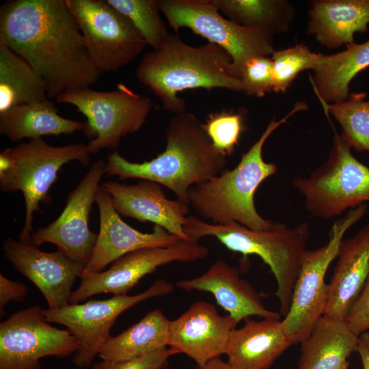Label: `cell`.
Returning <instances> with one entry per match:
<instances>
[{
    "mask_svg": "<svg viewBox=\"0 0 369 369\" xmlns=\"http://www.w3.org/2000/svg\"><path fill=\"white\" fill-rule=\"evenodd\" d=\"M0 43L23 58L43 79L49 98L95 83L80 27L66 0H12L0 8Z\"/></svg>",
    "mask_w": 369,
    "mask_h": 369,
    "instance_id": "6da1fadb",
    "label": "cell"
},
{
    "mask_svg": "<svg viewBox=\"0 0 369 369\" xmlns=\"http://www.w3.org/2000/svg\"><path fill=\"white\" fill-rule=\"evenodd\" d=\"M165 140L162 153L142 163L129 161L115 150L107 157L105 174L121 180L139 178L157 182L189 204L190 188L221 173L226 157L215 148L203 123L187 111L169 120Z\"/></svg>",
    "mask_w": 369,
    "mask_h": 369,
    "instance_id": "7a4b0ae2",
    "label": "cell"
},
{
    "mask_svg": "<svg viewBox=\"0 0 369 369\" xmlns=\"http://www.w3.org/2000/svg\"><path fill=\"white\" fill-rule=\"evenodd\" d=\"M230 55L208 42L193 46L169 34L156 50L145 53L135 72L137 79L159 98L161 109L176 114L186 112L178 94L195 88H225L242 92L240 79L230 72Z\"/></svg>",
    "mask_w": 369,
    "mask_h": 369,
    "instance_id": "3957f363",
    "label": "cell"
},
{
    "mask_svg": "<svg viewBox=\"0 0 369 369\" xmlns=\"http://www.w3.org/2000/svg\"><path fill=\"white\" fill-rule=\"evenodd\" d=\"M307 107L297 102L286 115L276 121L273 118L260 138L241 156L232 169H224L219 175L190 188L189 204L200 217L213 223L224 224L236 221L251 230L270 228L273 221L262 217L256 208L254 195L258 187L275 174L277 167L266 163L262 148L271 133L295 113Z\"/></svg>",
    "mask_w": 369,
    "mask_h": 369,
    "instance_id": "277c9868",
    "label": "cell"
},
{
    "mask_svg": "<svg viewBox=\"0 0 369 369\" xmlns=\"http://www.w3.org/2000/svg\"><path fill=\"white\" fill-rule=\"evenodd\" d=\"M184 231L191 241L198 242L204 236H211L228 249L241 253L245 258L249 255L259 256L275 277L279 312L286 316L290 307L301 259L306 251L310 232L307 221L293 228L274 222L267 230H254L236 221L215 224L189 215Z\"/></svg>",
    "mask_w": 369,
    "mask_h": 369,
    "instance_id": "5b68a950",
    "label": "cell"
},
{
    "mask_svg": "<svg viewBox=\"0 0 369 369\" xmlns=\"http://www.w3.org/2000/svg\"><path fill=\"white\" fill-rule=\"evenodd\" d=\"M77 161L83 165L91 161L87 145L62 146L49 144L42 138L31 139L0 152V190L21 191L25 206V221L19 241L31 243L33 214L42 213L40 204L51 202L49 190L61 168Z\"/></svg>",
    "mask_w": 369,
    "mask_h": 369,
    "instance_id": "8992f818",
    "label": "cell"
},
{
    "mask_svg": "<svg viewBox=\"0 0 369 369\" xmlns=\"http://www.w3.org/2000/svg\"><path fill=\"white\" fill-rule=\"evenodd\" d=\"M294 187L314 217L329 219L369 202V167L357 160L351 148L335 133L327 161L306 176H297Z\"/></svg>",
    "mask_w": 369,
    "mask_h": 369,
    "instance_id": "52a82bcc",
    "label": "cell"
},
{
    "mask_svg": "<svg viewBox=\"0 0 369 369\" xmlns=\"http://www.w3.org/2000/svg\"><path fill=\"white\" fill-rule=\"evenodd\" d=\"M57 103L75 106L87 118L85 135L90 139L89 152L118 146L121 139L137 132L152 109L150 98L120 83L111 91L86 87L66 90L55 98Z\"/></svg>",
    "mask_w": 369,
    "mask_h": 369,
    "instance_id": "ba28073f",
    "label": "cell"
},
{
    "mask_svg": "<svg viewBox=\"0 0 369 369\" xmlns=\"http://www.w3.org/2000/svg\"><path fill=\"white\" fill-rule=\"evenodd\" d=\"M158 5L176 33L187 27L223 48L232 57L230 72L238 79L247 59L275 51L272 36L224 18L213 0H158Z\"/></svg>",
    "mask_w": 369,
    "mask_h": 369,
    "instance_id": "9c48e42d",
    "label": "cell"
},
{
    "mask_svg": "<svg viewBox=\"0 0 369 369\" xmlns=\"http://www.w3.org/2000/svg\"><path fill=\"white\" fill-rule=\"evenodd\" d=\"M367 211L366 204L350 209L333 223L328 242L317 249H306L304 252L290 307L282 320L292 344L301 343L323 315L328 292V284L325 283L327 271L337 258L346 231L362 219Z\"/></svg>",
    "mask_w": 369,
    "mask_h": 369,
    "instance_id": "30bf717a",
    "label": "cell"
},
{
    "mask_svg": "<svg viewBox=\"0 0 369 369\" xmlns=\"http://www.w3.org/2000/svg\"><path fill=\"white\" fill-rule=\"evenodd\" d=\"M173 290L174 284L161 278L135 295L68 303L57 309H43V314L49 323L66 327L76 337L79 346L73 355L72 363L77 368H87L92 365L96 355L111 337L110 330L122 312L142 301L168 295Z\"/></svg>",
    "mask_w": 369,
    "mask_h": 369,
    "instance_id": "8fae6325",
    "label": "cell"
},
{
    "mask_svg": "<svg viewBox=\"0 0 369 369\" xmlns=\"http://www.w3.org/2000/svg\"><path fill=\"white\" fill-rule=\"evenodd\" d=\"M81 31L94 66L115 72L135 59L147 44L131 21L107 0H66Z\"/></svg>",
    "mask_w": 369,
    "mask_h": 369,
    "instance_id": "7c38bea8",
    "label": "cell"
},
{
    "mask_svg": "<svg viewBox=\"0 0 369 369\" xmlns=\"http://www.w3.org/2000/svg\"><path fill=\"white\" fill-rule=\"evenodd\" d=\"M35 305L17 311L0 323V369H40L47 356L74 355L78 340L67 329L52 326Z\"/></svg>",
    "mask_w": 369,
    "mask_h": 369,
    "instance_id": "4fadbf2b",
    "label": "cell"
},
{
    "mask_svg": "<svg viewBox=\"0 0 369 369\" xmlns=\"http://www.w3.org/2000/svg\"><path fill=\"white\" fill-rule=\"evenodd\" d=\"M208 249L197 241H181L168 247H147L131 251L112 262L106 271H83L79 286L69 303H79L100 293L126 295L144 276L159 266L174 262H190L206 258Z\"/></svg>",
    "mask_w": 369,
    "mask_h": 369,
    "instance_id": "5bb4252c",
    "label": "cell"
},
{
    "mask_svg": "<svg viewBox=\"0 0 369 369\" xmlns=\"http://www.w3.org/2000/svg\"><path fill=\"white\" fill-rule=\"evenodd\" d=\"M106 163L95 161L77 186L67 195L66 206L54 221L38 228L31 236V243L39 247L44 243L55 245L72 260L85 266L89 262L98 234L88 226L90 213L100 182L105 174Z\"/></svg>",
    "mask_w": 369,
    "mask_h": 369,
    "instance_id": "9a60e30c",
    "label": "cell"
},
{
    "mask_svg": "<svg viewBox=\"0 0 369 369\" xmlns=\"http://www.w3.org/2000/svg\"><path fill=\"white\" fill-rule=\"evenodd\" d=\"M5 258L29 279L43 295L48 308L57 309L69 303L72 287L85 266L74 262L57 249L45 252L30 243L10 237L2 246Z\"/></svg>",
    "mask_w": 369,
    "mask_h": 369,
    "instance_id": "2e32d148",
    "label": "cell"
},
{
    "mask_svg": "<svg viewBox=\"0 0 369 369\" xmlns=\"http://www.w3.org/2000/svg\"><path fill=\"white\" fill-rule=\"evenodd\" d=\"M238 323L229 314L221 316L213 304L197 301L170 320L168 346L174 355L184 354L201 367L226 354L230 333Z\"/></svg>",
    "mask_w": 369,
    "mask_h": 369,
    "instance_id": "e0dca14e",
    "label": "cell"
},
{
    "mask_svg": "<svg viewBox=\"0 0 369 369\" xmlns=\"http://www.w3.org/2000/svg\"><path fill=\"white\" fill-rule=\"evenodd\" d=\"M95 203L99 210L100 227L92 255L85 267L86 272H101L121 256L139 249L168 247L182 241L158 225L149 233L130 226L114 208L111 195L100 187Z\"/></svg>",
    "mask_w": 369,
    "mask_h": 369,
    "instance_id": "ac0fdd59",
    "label": "cell"
},
{
    "mask_svg": "<svg viewBox=\"0 0 369 369\" xmlns=\"http://www.w3.org/2000/svg\"><path fill=\"white\" fill-rule=\"evenodd\" d=\"M100 187L111 195L119 215L154 223L182 240L191 241L184 231L189 205L167 199L159 183L140 179L133 184L107 181Z\"/></svg>",
    "mask_w": 369,
    "mask_h": 369,
    "instance_id": "d6986e66",
    "label": "cell"
},
{
    "mask_svg": "<svg viewBox=\"0 0 369 369\" xmlns=\"http://www.w3.org/2000/svg\"><path fill=\"white\" fill-rule=\"evenodd\" d=\"M176 286L187 291L210 292L217 303L238 323L249 316L280 319L281 314L266 309L260 294L241 276L239 269L223 260L215 262L200 276L180 280Z\"/></svg>",
    "mask_w": 369,
    "mask_h": 369,
    "instance_id": "ffe728a7",
    "label": "cell"
},
{
    "mask_svg": "<svg viewBox=\"0 0 369 369\" xmlns=\"http://www.w3.org/2000/svg\"><path fill=\"white\" fill-rule=\"evenodd\" d=\"M323 316L344 320L369 274V223L342 239Z\"/></svg>",
    "mask_w": 369,
    "mask_h": 369,
    "instance_id": "44dd1931",
    "label": "cell"
},
{
    "mask_svg": "<svg viewBox=\"0 0 369 369\" xmlns=\"http://www.w3.org/2000/svg\"><path fill=\"white\" fill-rule=\"evenodd\" d=\"M291 345L279 319H247L231 331L225 355L235 369H268Z\"/></svg>",
    "mask_w": 369,
    "mask_h": 369,
    "instance_id": "7402d4cb",
    "label": "cell"
},
{
    "mask_svg": "<svg viewBox=\"0 0 369 369\" xmlns=\"http://www.w3.org/2000/svg\"><path fill=\"white\" fill-rule=\"evenodd\" d=\"M308 33L328 49L355 43L354 34L368 31L369 0H321L309 10Z\"/></svg>",
    "mask_w": 369,
    "mask_h": 369,
    "instance_id": "603a6c76",
    "label": "cell"
},
{
    "mask_svg": "<svg viewBox=\"0 0 369 369\" xmlns=\"http://www.w3.org/2000/svg\"><path fill=\"white\" fill-rule=\"evenodd\" d=\"M358 340L344 320L322 316L301 342L298 369H348Z\"/></svg>",
    "mask_w": 369,
    "mask_h": 369,
    "instance_id": "cb8c5ba5",
    "label": "cell"
},
{
    "mask_svg": "<svg viewBox=\"0 0 369 369\" xmlns=\"http://www.w3.org/2000/svg\"><path fill=\"white\" fill-rule=\"evenodd\" d=\"M85 127V122L59 115L56 106L49 98L0 113V134L12 141L46 135H72L84 131Z\"/></svg>",
    "mask_w": 369,
    "mask_h": 369,
    "instance_id": "d4e9b609",
    "label": "cell"
},
{
    "mask_svg": "<svg viewBox=\"0 0 369 369\" xmlns=\"http://www.w3.org/2000/svg\"><path fill=\"white\" fill-rule=\"evenodd\" d=\"M369 67V40L353 43L346 50L333 55L321 54L312 69L311 83L323 107L346 100L353 79Z\"/></svg>",
    "mask_w": 369,
    "mask_h": 369,
    "instance_id": "484cf974",
    "label": "cell"
},
{
    "mask_svg": "<svg viewBox=\"0 0 369 369\" xmlns=\"http://www.w3.org/2000/svg\"><path fill=\"white\" fill-rule=\"evenodd\" d=\"M170 320L160 309L148 312L139 322L116 336H111L98 356L121 361L141 357L168 346Z\"/></svg>",
    "mask_w": 369,
    "mask_h": 369,
    "instance_id": "4316f807",
    "label": "cell"
},
{
    "mask_svg": "<svg viewBox=\"0 0 369 369\" xmlns=\"http://www.w3.org/2000/svg\"><path fill=\"white\" fill-rule=\"evenodd\" d=\"M48 98L41 77L23 58L0 43V113Z\"/></svg>",
    "mask_w": 369,
    "mask_h": 369,
    "instance_id": "83f0119b",
    "label": "cell"
},
{
    "mask_svg": "<svg viewBox=\"0 0 369 369\" xmlns=\"http://www.w3.org/2000/svg\"><path fill=\"white\" fill-rule=\"evenodd\" d=\"M219 12L228 19L273 36L286 31L293 16V8L283 0H213Z\"/></svg>",
    "mask_w": 369,
    "mask_h": 369,
    "instance_id": "f1b7e54d",
    "label": "cell"
},
{
    "mask_svg": "<svg viewBox=\"0 0 369 369\" xmlns=\"http://www.w3.org/2000/svg\"><path fill=\"white\" fill-rule=\"evenodd\" d=\"M365 92L352 93L342 102L323 107L340 123L342 139L357 152H369V100Z\"/></svg>",
    "mask_w": 369,
    "mask_h": 369,
    "instance_id": "f546056e",
    "label": "cell"
},
{
    "mask_svg": "<svg viewBox=\"0 0 369 369\" xmlns=\"http://www.w3.org/2000/svg\"><path fill=\"white\" fill-rule=\"evenodd\" d=\"M107 1L131 21L153 50L158 49L169 36L160 16L158 0Z\"/></svg>",
    "mask_w": 369,
    "mask_h": 369,
    "instance_id": "4dcf8cb0",
    "label": "cell"
},
{
    "mask_svg": "<svg viewBox=\"0 0 369 369\" xmlns=\"http://www.w3.org/2000/svg\"><path fill=\"white\" fill-rule=\"evenodd\" d=\"M321 53L311 51L304 44L275 51L272 53L274 91L284 92L302 71L313 69Z\"/></svg>",
    "mask_w": 369,
    "mask_h": 369,
    "instance_id": "1f68e13d",
    "label": "cell"
},
{
    "mask_svg": "<svg viewBox=\"0 0 369 369\" xmlns=\"http://www.w3.org/2000/svg\"><path fill=\"white\" fill-rule=\"evenodd\" d=\"M243 113L221 110L210 113L203 128L215 148L223 156H231L245 130Z\"/></svg>",
    "mask_w": 369,
    "mask_h": 369,
    "instance_id": "d6a6232c",
    "label": "cell"
},
{
    "mask_svg": "<svg viewBox=\"0 0 369 369\" xmlns=\"http://www.w3.org/2000/svg\"><path fill=\"white\" fill-rule=\"evenodd\" d=\"M242 92L247 95L262 97L274 91L273 65L267 56H255L247 59L241 72Z\"/></svg>",
    "mask_w": 369,
    "mask_h": 369,
    "instance_id": "836d02e7",
    "label": "cell"
},
{
    "mask_svg": "<svg viewBox=\"0 0 369 369\" xmlns=\"http://www.w3.org/2000/svg\"><path fill=\"white\" fill-rule=\"evenodd\" d=\"M174 355L169 348H163L136 358L109 361L101 360L92 369H163L170 356Z\"/></svg>",
    "mask_w": 369,
    "mask_h": 369,
    "instance_id": "e575fe53",
    "label": "cell"
},
{
    "mask_svg": "<svg viewBox=\"0 0 369 369\" xmlns=\"http://www.w3.org/2000/svg\"><path fill=\"white\" fill-rule=\"evenodd\" d=\"M344 320L348 327L358 336L369 329V274Z\"/></svg>",
    "mask_w": 369,
    "mask_h": 369,
    "instance_id": "d590c367",
    "label": "cell"
},
{
    "mask_svg": "<svg viewBox=\"0 0 369 369\" xmlns=\"http://www.w3.org/2000/svg\"><path fill=\"white\" fill-rule=\"evenodd\" d=\"M28 292L27 286L19 281H12L0 274V315L5 314L4 308L10 301L25 300Z\"/></svg>",
    "mask_w": 369,
    "mask_h": 369,
    "instance_id": "8d00e7d4",
    "label": "cell"
},
{
    "mask_svg": "<svg viewBox=\"0 0 369 369\" xmlns=\"http://www.w3.org/2000/svg\"><path fill=\"white\" fill-rule=\"evenodd\" d=\"M363 369H369V332L366 331L359 336L357 349Z\"/></svg>",
    "mask_w": 369,
    "mask_h": 369,
    "instance_id": "74e56055",
    "label": "cell"
},
{
    "mask_svg": "<svg viewBox=\"0 0 369 369\" xmlns=\"http://www.w3.org/2000/svg\"><path fill=\"white\" fill-rule=\"evenodd\" d=\"M196 369H235L233 367H232L228 362H225L223 360L220 359V357H217L215 359H213L208 362H207L206 364L201 367H197Z\"/></svg>",
    "mask_w": 369,
    "mask_h": 369,
    "instance_id": "f35d334b",
    "label": "cell"
}]
</instances>
